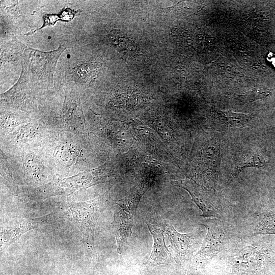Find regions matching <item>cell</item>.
<instances>
[{"instance_id": "cell-1", "label": "cell", "mask_w": 275, "mask_h": 275, "mask_svg": "<svg viewBox=\"0 0 275 275\" xmlns=\"http://www.w3.org/2000/svg\"><path fill=\"white\" fill-rule=\"evenodd\" d=\"M233 271L239 273H256L275 265V242L262 238L234 244L227 251Z\"/></svg>"}, {"instance_id": "cell-2", "label": "cell", "mask_w": 275, "mask_h": 275, "mask_svg": "<svg viewBox=\"0 0 275 275\" xmlns=\"http://www.w3.org/2000/svg\"><path fill=\"white\" fill-rule=\"evenodd\" d=\"M203 225L207 228V233L192 259L198 267L205 266L219 253L227 251L234 244L233 230L219 218L210 219Z\"/></svg>"}, {"instance_id": "cell-3", "label": "cell", "mask_w": 275, "mask_h": 275, "mask_svg": "<svg viewBox=\"0 0 275 275\" xmlns=\"http://www.w3.org/2000/svg\"><path fill=\"white\" fill-rule=\"evenodd\" d=\"M105 207L106 203L102 199L74 203L61 212L59 217L67 218L75 224L87 245L92 248L95 227Z\"/></svg>"}, {"instance_id": "cell-4", "label": "cell", "mask_w": 275, "mask_h": 275, "mask_svg": "<svg viewBox=\"0 0 275 275\" xmlns=\"http://www.w3.org/2000/svg\"><path fill=\"white\" fill-rule=\"evenodd\" d=\"M66 49L63 46L49 52H42L28 48L23 52L26 70L33 80L51 85L56 64L61 54Z\"/></svg>"}, {"instance_id": "cell-5", "label": "cell", "mask_w": 275, "mask_h": 275, "mask_svg": "<svg viewBox=\"0 0 275 275\" xmlns=\"http://www.w3.org/2000/svg\"><path fill=\"white\" fill-rule=\"evenodd\" d=\"M173 185L183 188L190 195L192 200L201 209V216L220 218L224 211L214 190L207 189L189 179L174 180Z\"/></svg>"}, {"instance_id": "cell-6", "label": "cell", "mask_w": 275, "mask_h": 275, "mask_svg": "<svg viewBox=\"0 0 275 275\" xmlns=\"http://www.w3.org/2000/svg\"><path fill=\"white\" fill-rule=\"evenodd\" d=\"M166 230L177 264L182 265L191 260L201 243L200 237L194 233H179L171 224L166 225Z\"/></svg>"}, {"instance_id": "cell-7", "label": "cell", "mask_w": 275, "mask_h": 275, "mask_svg": "<svg viewBox=\"0 0 275 275\" xmlns=\"http://www.w3.org/2000/svg\"><path fill=\"white\" fill-rule=\"evenodd\" d=\"M57 215V213H51L37 218H23L4 227L1 232V251L15 241L26 232L52 222Z\"/></svg>"}, {"instance_id": "cell-8", "label": "cell", "mask_w": 275, "mask_h": 275, "mask_svg": "<svg viewBox=\"0 0 275 275\" xmlns=\"http://www.w3.org/2000/svg\"><path fill=\"white\" fill-rule=\"evenodd\" d=\"M151 234L153 244L151 255L144 264L147 267L152 268L169 263L172 259L168 248L166 245L163 231L158 226L147 224Z\"/></svg>"}, {"instance_id": "cell-9", "label": "cell", "mask_w": 275, "mask_h": 275, "mask_svg": "<svg viewBox=\"0 0 275 275\" xmlns=\"http://www.w3.org/2000/svg\"><path fill=\"white\" fill-rule=\"evenodd\" d=\"M134 215L122 208H120L114 215L112 224L116 235L117 251L120 254L122 252L124 244L132 234Z\"/></svg>"}, {"instance_id": "cell-10", "label": "cell", "mask_w": 275, "mask_h": 275, "mask_svg": "<svg viewBox=\"0 0 275 275\" xmlns=\"http://www.w3.org/2000/svg\"><path fill=\"white\" fill-rule=\"evenodd\" d=\"M250 235H275V208L259 211L249 230Z\"/></svg>"}, {"instance_id": "cell-11", "label": "cell", "mask_w": 275, "mask_h": 275, "mask_svg": "<svg viewBox=\"0 0 275 275\" xmlns=\"http://www.w3.org/2000/svg\"><path fill=\"white\" fill-rule=\"evenodd\" d=\"M203 157L213 179L216 182L221 159L219 144L212 139L208 141L204 148Z\"/></svg>"}, {"instance_id": "cell-12", "label": "cell", "mask_w": 275, "mask_h": 275, "mask_svg": "<svg viewBox=\"0 0 275 275\" xmlns=\"http://www.w3.org/2000/svg\"><path fill=\"white\" fill-rule=\"evenodd\" d=\"M217 113L225 125L230 127L244 128L253 118L250 114L230 111H218Z\"/></svg>"}, {"instance_id": "cell-13", "label": "cell", "mask_w": 275, "mask_h": 275, "mask_svg": "<svg viewBox=\"0 0 275 275\" xmlns=\"http://www.w3.org/2000/svg\"><path fill=\"white\" fill-rule=\"evenodd\" d=\"M266 161L262 156L257 154H246L231 174L228 182H231L246 168H260L264 167Z\"/></svg>"}, {"instance_id": "cell-14", "label": "cell", "mask_w": 275, "mask_h": 275, "mask_svg": "<svg viewBox=\"0 0 275 275\" xmlns=\"http://www.w3.org/2000/svg\"><path fill=\"white\" fill-rule=\"evenodd\" d=\"M100 68L99 63L87 62L80 64L75 72L76 78L83 82H87L94 79L99 72Z\"/></svg>"}, {"instance_id": "cell-15", "label": "cell", "mask_w": 275, "mask_h": 275, "mask_svg": "<svg viewBox=\"0 0 275 275\" xmlns=\"http://www.w3.org/2000/svg\"><path fill=\"white\" fill-rule=\"evenodd\" d=\"M59 20H60L59 15H57L55 14H46L43 16V23L42 26L33 32L28 33L27 35L32 34L35 32L40 30L44 27L53 25Z\"/></svg>"}, {"instance_id": "cell-16", "label": "cell", "mask_w": 275, "mask_h": 275, "mask_svg": "<svg viewBox=\"0 0 275 275\" xmlns=\"http://www.w3.org/2000/svg\"><path fill=\"white\" fill-rule=\"evenodd\" d=\"M77 11H74L69 8L63 10L59 15L60 20L64 21H69L73 19Z\"/></svg>"}, {"instance_id": "cell-17", "label": "cell", "mask_w": 275, "mask_h": 275, "mask_svg": "<svg viewBox=\"0 0 275 275\" xmlns=\"http://www.w3.org/2000/svg\"><path fill=\"white\" fill-rule=\"evenodd\" d=\"M269 61L271 62L272 65L275 66V57H271L269 59Z\"/></svg>"}]
</instances>
